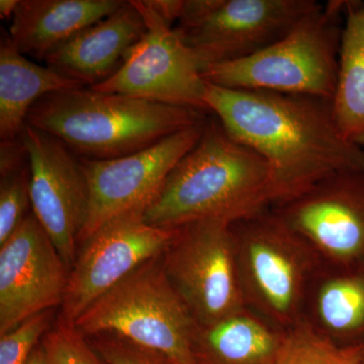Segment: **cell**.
Instances as JSON below:
<instances>
[{"label":"cell","mask_w":364,"mask_h":364,"mask_svg":"<svg viewBox=\"0 0 364 364\" xmlns=\"http://www.w3.org/2000/svg\"><path fill=\"white\" fill-rule=\"evenodd\" d=\"M124 0H20L9 33L21 54L45 60L72 36L114 13Z\"/></svg>","instance_id":"obj_16"},{"label":"cell","mask_w":364,"mask_h":364,"mask_svg":"<svg viewBox=\"0 0 364 364\" xmlns=\"http://www.w3.org/2000/svg\"><path fill=\"white\" fill-rule=\"evenodd\" d=\"M207 119L205 112L92 88L56 91L38 100L26 124L56 136L82 158L126 156Z\"/></svg>","instance_id":"obj_3"},{"label":"cell","mask_w":364,"mask_h":364,"mask_svg":"<svg viewBox=\"0 0 364 364\" xmlns=\"http://www.w3.org/2000/svg\"><path fill=\"white\" fill-rule=\"evenodd\" d=\"M284 332L250 309L214 325L198 326L193 350L196 364H277Z\"/></svg>","instance_id":"obj_18"},{"label":"cell","mask_w":364,"mask_h":364,"mask_svg":"<svg viewBox=\"0 0 364 364\" xmlns=\"http://www.w3.org/2000/svg\"><path fill=\"white\" fill-rule=\"evenodd\" d=\"M41 344L48 364H105L85 335L60 318Z\"/></svg>","instance_id":"obj_23"},{"label":"cell","mask_w":364,"mask_h":364,"mask_svg":"<svg viewBox=\"0 0 364 364\" xmlns=\"http://www.w3.org/2000/svg\"><path fill=\"white\" fill-rule=\"evenodd\" d=\"M73 325L85 337L114 335L172 364H196L193 344L198 324L165 275L161 257L134 270Z\"/></svg>","instance_id":"obj_5"},{"label":"cell","mask_w":364,"mask_h":364,"mask_svg":"<svg viewBox=\"0 0 364 364\" xmlns=\"http://www.w3.org/2000/svg\"><path fill=\"white\" fill-rule=\"evenodd\" d=\"M20 0H0V16L2 20H11Z\"/></svg>","instance_id":"obj_27"},{"label":"cell","mask_w":364,"mask_h":364,"mask_svg":"<svg viewBox=\"0 0 364 364\" xmlns=\"http://www.w3.org/2000/svg\"><path fill=\"white\" fill-rule=\"evenodd\" d=\"M69 272L33 212L0 245V335L62 306Z\"/></svg>","instance_id":"obj_14"},{"label":"cell","mask_w":364,"mask_h":364,"mask_svg":"<svg viewBox=\"0 0 364 364\" xmlns=\"http://www.w3.org/2000/svg\"><path fill=\"white\" fill-rule=\"evenodd\" d=\"M345 18L333 117L341 135L364 149L363 2L348 1Z\"/></svg>","instance_id":"obj_20"},{"label":"cell","mask_w":364,"mask_h":364,"mask_svg":"<svg viewBox=\"0 0 364 364\" xmlns=\"http://www.w3.org/2000/svg\"><path fill=\"white\" fill-rule=\"evenodd\" d=\"M161 263L198 326L214 325L247 308L239 282L231 223L203 220L177 228Z\"/></svg>","instance_id":"obj_8"},{"label":"cell","mask_w":364,"mask_h":364,"mask_svg":"<svg viewBox=\"0 0 364 364\" xmlns=\"http://www.w3.org/2000/svg\"><path fill=\"white\" fill-rule=\"evenodd\" d=\"M207 119L126 156L80 158L90 189V208L79 244L117 215L145 210L171 170L200 140Z\"/></svg>","instance_id":"obj_12"},{"label":"cell","mask_w":364,"mask_h":364,"mask_svg":"<svg viewBox=\"0 0 364 364\" xmlns=\"http://www.w3.org/2000/svg\"><path fill=\"white\" fill-rule=\"evenodd\" d=\"M31 207L70 270L87 221L90 189L82 163L56 136L26 124Z\"/></svg>","instance_id":"obj_13"},{"label":"cell","mask_w":364,"mask_h":364,"mask_svg":"<svg viewBox=\"0 0 364 364\" xmlns=\"http://www.w3.org/2000/svg\"><path fill=\"white\" fill-rule=\"evenodd\" d=\"M52 310L33 316L0 335V364H26L38 342L52 329Z\"/></svg>","instance_id":"obj_24"},{"label":"cell","mask_w":364,"mask_h":364,"mask_svg":"<svg viewBox=\"0 0 364 364\" xmlns=\"http://www.w3.org/2000/svg\"><path fill=\"white\" fill-rule=\"evenodd\" d=\"M133 2L145 21V33L116 73L91 88L208 112V83L193 53L150 0Z\"/></svg>","instance_id":"obj_9"},{"label":"cell","mask_w":364,"mask_h":364,"mask_svg":"<svg viewBox=\"0 0 364 364\" xmlns=\"http://www.w3.org/2000/svg\"><path fill=\"white\" fill-rule=\"evenodd\" d=\"M205 102L230 136L264 158L272 207L335 172L364 171V149L340 133L332 100L208 83Z\"/></svg>","instance_id":"obj_1"},{"label":"cell","mask_w":364,"mask_h":364,"mask_svg":"<svg viewBox=\"0 0 364 364\" xmlns=\"http://www.w3.org/2000/svg\"><path fill=\"white\" fill-rule=\"evenodd\" d=\"M28 163V154L23 136L0 143V176L21 168Z\"/></svg>","instance_id":"obj_26"},{"label":"cell","mask_w":364,"mask_h":364,"mask_svg":"<svg viewBox=\"0 0 364 364\" xmlns=\"http://www.w3.org/2000/svg\"><path fill=\"white\" fill-rule=\"evenodd\" d=\"M318 6L315 0H183L174 28L203 73L262 51Z\"/></svg>","instance_id":"obj_7"},{"label":"cell","mask_w":364,"mask_h":364,"mask_svg":"<svg viewBox=\"0 0 364 364\" xmlns=\"http://www.w3.org/2000/svg\"><path fill=\"white\" fill-rule=\"evenodd\" d=\"M264 158L229 135L219 119H207L200 140L163 182L146 208L152 226L177 229L203 220L235 222L272 207Z\"/></svg>","instance_id":"obj_2"},{"label":"cell","mask_w":364,"mask_h":364,"mask_svg":"<svg viewBox=\"0 0 364 364\" xmlns=\"http://www.w3.org/2000/svg\"><path fill=\"white\" fill-rule=\"evenodd\" d=\"M145 31L142 14L133 1H126L107 18L72 36L45 61L62 75L92 87L116 73Z\"/></svg>","instance_id":"obj_15"},{"label":"cell","mask_w":364,"mask_h":364,"mask_svg":"<svg viewBox=\"0 0 364 364\" xmlns=\"http://www.w3.org/2000/svg\"><path fill=\"white\" fill-rule=\"evenodd\" d=\"M85 87L50 67L26 59L1 31L0 38V136L13 140L21 136L33 105L56 91Z\"/></svg>","instance_id":"obj_19"},{"label":"cell","mask_w":364,"mask_h":364,"mask_svg":"<svg viewBox=\"0 0 364 364\" xmlns=\"http://www.w3.org/2000/svg\"><path fill=\"white\" fill-rule=\"evenodd\" d=\"M303 320L339 346L364 347V267H321L309 289Z\"/></svg>","instance_id":"obj_17"},{"label":"cell","mask_w":364,"mask_h":364,"mask_svg":"<svg viewBox=\"0 0 364 364\" xmlns=\"http://www.w3.org/2000/svg\"><path fill=\"white\" fill-rule=\"evenodd\" d=\"M363 364H364V350H363Z\"/></svg>","instance_id":"obj_29"},{"label":"cell","mask_w":364,"mask_h":364,"mask_svg":"<svg viewBox=\"0 0 364 364\" xmlns=\"http://www.w3.org/2000/svg\"><path fill=\"white\" fill-rule=\"evenodd\" d=\"M232 230L246 306L287 331L303 320L309 289L322 264L272 208L233 223Z\"/></svg>","instance_id":"obj_6"},{"label":"cell","mask_w":364,"mask_h":364,"mask_svg":"<svg viewBox=\"0 0 364 364\" xmlns=\"http://www.w3.org/2000/svg\"><path fill=\"white\" fill-rule=\"evenodd\" d=\"M93 337L95 339L91 340V346L105 364H172L159 354L114 335Z\"/></svg>","instance_id":"obj_25"},{"label":"cell","mask_w":364,"mask_h":364,"mask_svg":"<svg viewBox=\"0 0 364 364\" xmlns=\"http://www.w3.org/2000/svg\"><path fill=\"white\" fill-rule=\"evenodd\" d=\"M363 350L339 346L301 320L284 332L277 364H363Z\"/></svg>","instance_id":"obj_21"},{"label":"cell","mask_w":364,"mask_h":364,"mask_svg":"<svg viewBox=\"0 0 364 364\" xmlns=\"http://www.w3.org/2000/svg\"><path fill=\"white\" fill-rule=\"evenodd\" d=\"M348 1L320 4L274 44L248 58L210 67L203 77L231 90H267L332 100L338 75L342 16Z\"/></svg>","instance_id":"obj_4"},{"label":"cell","mask_w":364,"mask_h":364,"mask_svg":"<svg viewBox=\"0 0 364 364\" xmlns=\"http://www.w3.org/2000/svg\"><path fill=\"white\" fill-rule=\"evenodd\" d=\"M0 245L18 229L31 205L30 162L0 176Z\"/></svg>","instance_id":"obj_22"},{"label":"cell","mask_w":364,"mask_h":364,"mask_svg":"<svg viewBox=\"0 0 364 364\" xmlns=\"http://www.w3.org/2000/svg\"><path fill=\"white\" fill-rule=\"evenodd\" d=\"M272 210L322 267H364V171L335 172Z\"/></svg>","instance_id":"obj_10"},{"label":"cell","mask_w":364,"mask_h":364,"mask_svg":"<svg viewBox=\"0 0 364 364\" xmlns=\"http://www.w3.org/2000/svg\"><path fill=\"white\" fill-rule=\"evenodd\" d=\"M26 364H48L42 344L40 343L39 346L33 350L32 355H31V358L28 359V363Z\"/></svg>","instance_id":"obj_28"},{"label":"cell","mask_w":364,"mask_h":364,"mask_svg":"<svg viewBox=\"0 0 364 364\" xmlns=\"http://www.w3.org/2000/svg\"><path fill=\"white\" fill-rule=\"evenodd\" d=\"M144 210L109 220L82 244L69 272L60 320L73 325L98 298L144 263L161 257L177 229L146 222Z\"/></svg>","instance_id":"obj_11"}]
</instances>
